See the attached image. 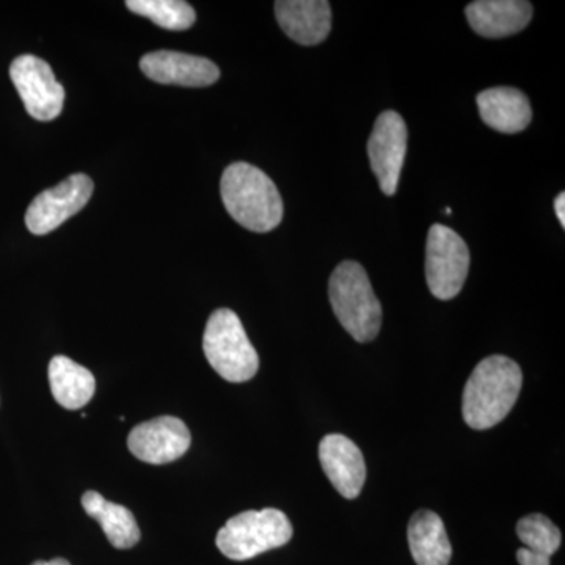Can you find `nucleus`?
Segmentation results:
<instances>
[{
    "label": "nucleus",
    "mask_w": 565,
    "mask_h": 565,
    "mask_svg": "<svg viewBox=\"0 0 565 565\" xmlns=\"http://www.w3.org/2000/svg\"><path fill=\"white\" fill-rule=\"evenodd\" d=\"M92 178L74 173L55 188L39 193L25 212V226L35 236H44L57 230L70 217L84 210L93 195Z\"/></svg>",
    "instance_id": "nucleus-8"
},
{
    "label": "nucleus",
    "mask_w": 565,
    "mask_h": 565,
    "mask_svg": "<svg viewBox=\"0 0 565 565\" xmlns=\"http://www.w3.org/2000/svg\"><path fill=\"white\" fill-rule=\"evenodd\" d=\"M140 70L148 79L178 87H210L221 77V70L210 58L174 51H156L143 55Z\"/></svg>",
    "instance_id": "nucleus-11"
},
{
    "label": "nucleus",
    "mask_w": 565,
    "mask_h": 565,
    "mask_svg": "<svg viewBox=\"0 0 565 565\" xmlns=\"http://www.w3.org/2000/svg\"><path fill=\"white\" fill-rule=\"evenodd\" d=\"M203 351L212 370L225 381L243 384L258 373L259 356L239 316L228 308L211 315L203 334Z\"/></svg>",
    "instance_id": "nucleus-4"
},
{
    "label": "nucleus",
    "mask_w": 565,
    "mask_h": 565,
    "mask_svg": "<svg viewBox=\"0 0 565 565\" xmlns=\"http://www.w3.org/2000/svg\"><path fill=\"white\" fill-rule=\"evenodd\" d=\"M191 441V433L180 418L159 416L134 427L128 448L141 462L163 465L184 456Z\"/></svg>",
    "instance_id": "nucleus-10"
},
{
    "label": "nucleus",
    "mask_w": 565,
    "mask_h": 565,
    "mask_svg": "<svg viewBox=\"0 0 565 565\" xmlns=\"http://www.w3.org/2000/svg\"><path fill=\"white\" fill-rule=\"evenodd\" d=\"M319 460L329 481L345 500L362 493L366 481V463L363 452L351 438L341 434H329L319 444Z\"/></svg>",
    "instance_id": "nucleus-12"
},
{
    "label": "nucleus",
    "mask_w": 565,
    "mask_h": 565,
    "mask_svg": "<svg viewBox=\"0 0 565 565\" xmlns=\"http://www.w3.org/2000/svg\"><path fill=\"white\" fill-rule=\"evenodd\" d=\"M468 24L484 39H505L522 32L533 18L526 0H478L465 10Z\"/></svg>",
    "instance_id": "nucleus-14"
},
{
    "label": "nucleus",
    "mask_w": 565,
    "mask_h": 565,
    "mask_svg": "<svg viewBox=\"0 0 565 565\" xmlns=\"http://www.w3.org/2000/svg\"><path fill=\"white\" fill-rule=\"evenodd\" d=\"M292 533L288 516L278 509L267 508L230 519L218 531L215 544L230 559L248 561L288 544Z\"/></svg>",
    "instance_id": "nucleus-5"
},
{
    "label": "nucleus",
    "mask_w": 565,
    "mask_h": 565,
    "mask_svg": "<svg viewBox=\"0 0 565 565\" xmlns=\"http://www.w3.org/2000/svg\"><path fill=\"white\" fill-rule=\"evenodd\" d=\"M329 297L334 316L353 340H375L382 327V305L362 264L341 263L330 277Z\"/></svg>",
    "instance_id": "nucleus-3"
},
{
    "label": "nucleus",
    "mask_w": 565,
    "mask_h": 565,
    "mask_svg": "<svg viewBox=\"0 0 565 565\" xmlns=\"http://www.w3.org/2000/svg\"><path fill=\"white\" fill-rule=\"evenodd\" d=\"M85 512L102 525L111 545L118 550L132 548L139 544L140 530L136 516L128 508L110 503L102 493L88 490L82 497Z\"/></svg>",
    "instance_id": "nucleus-18"
},
{
    "label": "nucleus",
    "mask_w": 565,
    "mask_h": 565,
    "mask_svg": "<svg viewBox=\"0 0 565 565\" xmlns=\"http://www.w3.org/2000/svg\"><path fill=\"white\" fill-rule=\"evenodd\" d=\"M275 17L282 32L302 46L321 44L332 29V9L327 0H278Z\"/></svg>",
    "instance_id": "nucleus-13"
},
{
    "label": "nucleus",
    "mask_w": 565,
    "mask_h": 565,
    "mask_svg": "<svg viewBox=\"0 0 565 565\" xmlns=\"http://www.w3.org/2000/svg\"><path fill=\"white\" fill-rule=\"evenodd\" d=\"M516 561L520 565H550V557L535 555L526 548H520L516 552Z\"/></svg>",
    "instance_id": "nucleus-21"
},
{
    "label": "nucleus",
    "mask_w": 565,
    "mask_h": 565,
    "mask_svg": "<svg viewBox=\"0 0 565 565\" xmlns=\"http://www.w3.org/2000/svg\"><path fill=\"white\" fill-rule=\"evenodd\" d=\"M470 269V250L462 237L435 223L427 234L426 278L434 297L451 300L462 291Z\"/></svg>",
    "instance_id": "nucleus-6"
},
{
    "label": "nucleus",
    "mask_w": 565,
    "mask_h": 565,
    "mask_svg": "<svg viewBox=\"0 0 565 565\" xmlns=\"http://www.w3.org/2000/svg\"><path fill=\"white\" fill-rule=\"evenodd\" d=\"M555 212L557 221L561 222V226H565V193H559L555 200Z\"/></svg>",
    "instance_id": "nucleus-22"
},
{
    "label": "nucleus",
    "mask_w": 565,
    "mask_h": 565,
    "mask_svg": "<svg viewBox=\"0 0 565 565\" xmlns=\"http://www.w3.org/2000/svg\"><path fill=\"white\" fill-rule=\"evenodd\" d=\"M407 126L397 111L385 110L379 115L367 141V154L371 169L385 195L392 196L397 192L407 154Z\"/></svg>",
    "instance_id": "nucleus-9"
},
{
    "label": "nucleus",
    "mask_w": 565,
    "mask_h": 565,
    "mask_svg": "<svg viewBox=\"0 0 565 565\" xmlns=\"http://www.w3.org/2000/svg\"><path fill=\"white\" fill-rule=\"evenodd\" d=\"M408 546L416 565H448L452 546L444 520L433 511L415 512L407 527Z\"/></svg>",
    "instance_id": "nucleus-16"
},
{
    "label": "nucleus",
    "mask_w": 565,
    "mask_h": 565,
    "mask_svg": "<svg viewBox=\"0 0 565 565\" xmlns=\"http://www.w3.org/2000/svg\"><path fill=\"white\" fill-rule=\"evenodd\" d=\"M221 193L234 221L253 233H269L282 221V200L274 181L258 167L234 162L222 174Z\"/></svg>",
    "instance_id": "nucleus-2"
},
{
    "label": "nucleus",
    "mask_w": 565,
    "mask_h": 565,
    "mask_svg": "<svg viewBox=\"0 0 565 565\" xmlns=\"http://www.w3.org/2000/svg\"><path fill=\"white\" fill-rule=\"evenodd\" d=\"M51 392L57 404L66 411H79L90 403L96 381L90 371L65 355H57L50 363Z\"/></svg>",
    "instance_id": "nucleus-17"
},
{
    "label": "nucleus",
    "mask_w": 565,
    "mask_h": 565,
    "mask_svg": "<svg viewBox=\"0 0 565 565\" xmlns=\"http://www.w3.org/2000/svg\"><path fill=\"white\" fill-rule=\"evenodd\" d=\"M126 7L166 31H188L196 20L195 10L184 0H128Z\"/></svg>",
    "instance_id": "nucleus-19"
},
{
    "label": "nucleus",
    "mask_w": 565,
    "mask_h": 565,
    "mask_svg": "<svg viewBox=\"0 0 565 565\" xmlns=\"http://www.w3.org/2000/svg\"><path fill=\"white\" fill-rule=\"evenodd\" d=\"M522 384V370L514 360L504 355L487 356L465 385V423L471 429L486 430L503 422L514 408Z\"/></svg>",
    "instance_id": "nucleus-1"
},
{
    "label": "nucleus",
    "mask_w": 565,
    "mask_h": 565,
    "mask_svg": "<svg viewBox=\"0 0 565 565\" xmlns=\"http://www.w3.org/2000/svg\"><path fill=\"white\" fill-rule=\"evenodd\" d=\"M32 565H71L68 561L63 559V557H57V559L52 561H36V563H33Z\"/></svg>",
    "instance_id": "nucleus-23"
},
{
    "label": "nucleus",
    "mask_w": 565,
    "mask_h": 565,
    "mask_svg": "<svg viewBox=\"0 0 565 565\" xmlns=\"http://www.w3.org/2000/svg\"><path fill=\"white\" fill-rule=\"evenodd\" d=\"M10 77L32 118L52 121L62 114L65 88L55 79L50 63L35 55H20L11 63Z\"/></svg>",
    "instance_id": "nucleus-7"
},
{
    "label": "nucleus",
    "mask_w": 565,
    "mask_h": 565,
    "mask_svg": "<svg viewBox=\"0 0 565 565\" xmlns=\"http://www.w3.org/2000/svg\"><path fill=\"white\" fill-rule=\"evenodd\" d=\"M479 115L494 131L516 134L525 131L533 120L530 99L525 93L512 87H494L479 93Z\"/></svg>",
    "instance_id": "nucleus-15"
},
{
    "label": "nucleus",
    "mask_w": 565,
    "mask_h": 565,
    "mask_svg": "<svg viewBox=\"0 0 565 565\" xmlns=\"http://www.w3.org/2000/svg\"><path fill=\"white\" fill-rule=\"evenodd\" d=\"M516 535L526 550L544 557L555 555L563 541L559 527L542 514L523 516L516 525Z\"/></svg>",
    "instance_id": "nucleus-20"
}]
</instances>
